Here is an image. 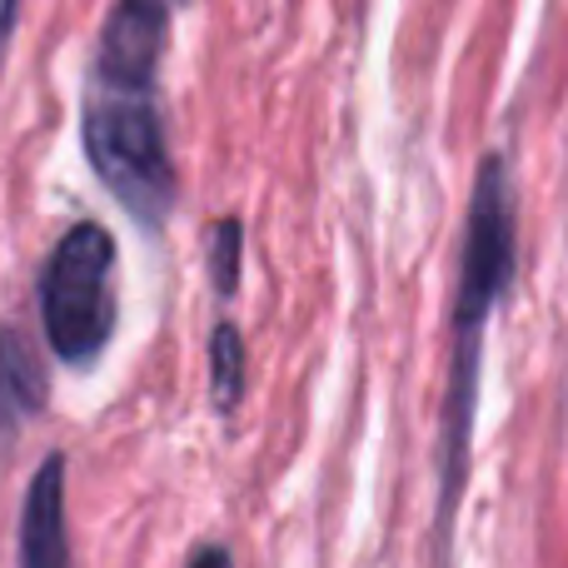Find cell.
Returning a JSON list of instances; mask_svg holds the SVG:
<instances>
[{"label": "cell", "instance_id": "cell-1", "mask_svg": "<svg viewBox=\"0 0 568 568\" xmlns=\"http://www.w3.org/2000/svg\"><path fill=\"white\" fill-rule=\"evenodd\" d=\"M160 50H165V0H120L85 90L90 165L140 225H160L175 200V170L155 115Z\"/></svg>", "mask_w": 568, "mask_h": 568}, {"label": "cell", "instance_id": "cell-2", "mask_svg": "<svg viewBox=\"0 0 568 568\" xmlns=\"http://www.w3.org/2000/svg\"><path fill=\"white\" fill-rule=\"evenodd\" d=\"M110 270H115L110 235L100 225H75L40 275V324L65 364H90L115 334Z\"/></svg>", "mask_w": 568, "mask_h": 568}, {"label": "cell", "instance_id": "cell-3", "mask_svg": "<svg viewBox=\"0 0 568 568\" xmlns=\"http://www.w3.org/2000/svg\"><path fill=\"white\" fill-rule=\"evenodd\" d=\"M504 270H509V220H504L499 165H489V170H484V185H479V205H474L469 255H464V290H459V324H464V334L479 324L484 304L499 294Z\"/></svg>", "mask_w": 568, "mask_h": 568}, {"label": "cell", "instance_id": "cell-4", "mask_svg": "<svg viewBox=\"0 0 568 568\" xmlns=\"http://www.w3.org/2000/svg\"><path fill=\"white\" fill-rule=\"evenodd\" d=\"M20 568H70L65 524V459L50 454L20 504Z\"/></svg>", "mask_w": 568, "mask_h": 568}, {"label": "cell", "instance_id": "cell-5", "mask_svg": "<svg viewBox=\"0 0 568 568\" xmlns=\"http://www.w3.org/2000/svg\"><path fill=\"white\" fill-rule=\"evenodd\" d=\"M40 404H45V374L30 359L26 339L6 329L0 334V439H10L16 424L30 419Z\"/></svg>", "mask_w": 568, "mask_h": 568}, {"label": "cell", "instance_id": "cell-6", "mask_svg": "<svg viewBox=\"0 0 568 568\" xmlns=\"http://www.w3.org/2000/svg\"><path fill=\"white\" fill-rule=\"evenodd\" d=\"M210 374H215V404L230 414L245 394V339L235 324H220L210 339Z\"/></svg>", "mask_w": 568, "mask_h": 568}, {"label": "cell", "instance_id": "cell-7", "mask_svg": "<svg viewBox=\"0 0 568 568\" xmlns=\"http://www.w3.org/2000/svg\"><path fill=\"white\" fill-rule=\"evenodd\" d=\"M210 275H215L220 294H235L240 284V225L235 220H220L215 240H210Z\"/></svg>", "mask_w": 568, "mask_h": 568}, {"label": "cell", "instance_id": "cell-8", "mask_svg": "<svg viewBox=\"0 0 568 568\" xmlns=\"http://www.w3.org/2000/svg\"><path fill=\"white\" fill-rule=\"evenodd\" d=\"M190 568H235V564H230V554L220 549V544H205V549L190 559Z\"/></svg>", "mask_w": 568, "mask_h": 568}, {"label": "cell", "instance_id": "cell-9", "mask_svg": "<svg viewBox=\"0 0 568 568\" xmlns=\"http://www.w3.org/2000/svg\"><path fill=\"white\" fill-rule=\"evenodd\" d=\"M16 10H20V0H0V55H6V45H10V26H16Z\"/></svg>", "mask_w": 568, "mask_h": 568}]
</instances>
